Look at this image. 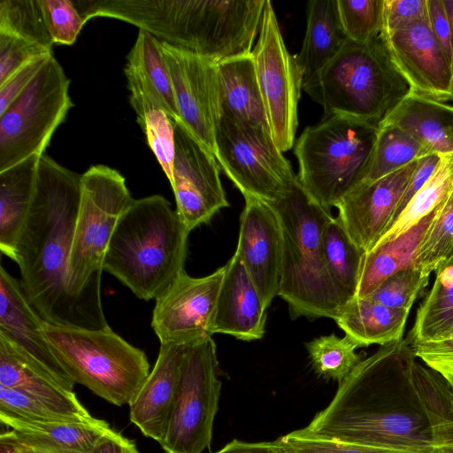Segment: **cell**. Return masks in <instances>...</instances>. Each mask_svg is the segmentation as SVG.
Wrapping results in <instances>:
<instances>
[{
  "label": "cell",
  "instance_id": "1",
  "mask_svg": "<svg viewBox=\"0 0 453 453\" xmlns=\"http://www.w3.org/2000/svg\"><path fill=\"white\" fill-rule=\"evenodd\" d=\"M346 443L418 453L453 446V383L418 361L406 339L380 346L302 429Z\"/></svg>",
  "mask_w": 453,
  "mask_h": 453
},
{
  "label": "cell",
  "instance_id": "2",
  "mask_svg": "<svg viewBox=\"0 0 453 453\" xmlns=\"http://www.w3.org/2000/svg\"><path fill=\"white\" fill-rule=\"evenodd\" d=\"M81 184V174L45 153L40 156L31 206L13 261L19 265V281L28 303L44 322L104 329L69 294L66 286Z\"/></svg>",
  "mask_w": 453,
  "mask_h": 453
},
{
  "label": "cell",
  "instance_id": "3",
  "mask_svg": "<svg viewBox=\"0 0 453 453\" xmlns=\"http://www.w3.org/2000/svg\"><path fill=\"white\" fill-rule=\"evenodd\" d=\"M189 233L163 196L134 199L114 229L104 271L138 298L156 300L185 272Z\"/></svg>",
  "mask_w": 453,
  "mask_h": 453
},
{
  "label": "cell",
  "instance_id": "4",
  "mask_svg": "<svg viewBox=\"0 0 453 453\" xmlns=\"http://www.w3.org/2000/svg\"><path fill=\"white\" fill-rule=\"evenodd\" d=\"M303 89L323 107L325 116H346L378 127L413 93L383 31L365 42L346 39L320 71L303 81Z\"/></svg>",
  "mask_w": 453,
  "mask_h": 453
},
{
  "label": "cell",
  "instance_id": "5",
  "mask_svg": "<svg viewBox=\"0 0 453 453\" xmlns=\"http://www.w3.org/2000/svg\"><path fill=\"white\" fill-rule=\"evenodd\" d=\"M299 181V180H298ZM275 210L282 231V267L278 296L292 319H334L346 304L327 273L323 235L334 219L298 182L278 201Z\"/></svg>",
  "mask_w": 453,
  "mask_h": 453
},
{
  "label": "cell",
  "instance_id": "6",
  "mask_svg": "<svg viewBox=\"0 0 453 453\" xmlns=\"http://www.w3.org/2000/svg\"><path fill=\"white\" fill-rule=\"evenodd\" d=\"M133 201L125 178L115 169L96 165L81 174L66 286L104 328L109 326L101 302L104 257L118 221Z\"/></svg>",
  "mask_w": 453,
  "mask_h": 453
},
{
  "label": "cell",
  "instance_id": "7",
  "mask_svg": "<svg viewBox=\"0 0 453 453\" xmlns=\"http://www.w3.org/2000/svg\"><path fill=\"white\" fill-rule=\"evenodd\" d=\"M378 129L368 121L331 115L303 131L294 144L297 178L312 200L331 211L364 181Z\"/></svg>",
  "mask_w": 453,
  "mask_h": 453
},
{
  "label": "cell",
  "instance_id": "8",
  "mask_svg": "<svg viewBox=\"0 0 453 453\" xmlns=\"http://www.w3.org/2000/svg\"><path fill=\"white\" fill-rule=\"evenodd\" d=\"M50 348L71 380L105 401L130 404L150 372L143 350L110 326L84 329L44 322Z\"/></svg>",
  "mask_w": 453,
  "mask_h": 453
},
{
  "label": "cell",
  "instance_id": "9",
  "mask_svg": "<svg viewBox=\"0 0 453 453\" xmlns=\"http://www.w3.org/2000/svg\"><path fill=\"white\" fill-rule=\"evenodd\" d=\"M69 86L70 80L52 55L0 114V172L44 153L73 105Z\"/></svg>",
  "mask_w": 453,
  "mask_h": 453
},
{
  "label": "cell",
  "instance_id": "10",
  "mask_svg": "<svg viewBox=\"0 0 453 453\" xmlns=\"http://www.w3.org/2000/svg\"><path fill=\"white\" fill-rule=\"evenodd\" d=\"M214 156L243 196L273 203L299 182L271 132L235 117L221 115Z\"/></svg>",
  "mask_w": 453,
  "mask_h": 453
},
{
  "label": "cell",
  "instance_id": "11",
  "mask_svg": "<svg viewBox=\"0 0 453 453\" xmlns=\"http://www.w3.org/2000/svg\"><path fill=\"white\" fill-rule=\"evenodd\" d=\"M218 371L211 336L188 346L166 433L159 443L166 453H203L211 448L222 385Z\"/></svg>",
  "mask_w": 453,
  "mask_h": 453
},
{
  "label": "cell",
  "instance_id": "12",
  "mask_svg": "<svg viewBox=\"0 0 453 453\" xmlns=\"http://www.w3.org/2000/svg\"><path fill=\"white\" fill-rule=\"evenodd\" d=\"M251 55L271 134L282 152L293 148L303 76L288 50L269 0H265L258 38Z\"/></svg>",
  "mask_w": 453,
  "mask_h": 453
},
{
  "label": "cell",
  "instance_id": "13",
  "mask_svg": "<svg viewBox=\"0 0 453 453\" xmlns=\"http://www.w3.org/2000/svg\"><path fill=\"white\" fill-rule=\"evenodd\" d=\"M173 122L175 153L170 182L176 211L189 232L208 223L229 203L214 154L181 122Z\"/></svg>",
  "mask_w": 453,
  "mask_h": 453
},
{
  "label": "cell",
  "instance_id": "14",
  "mask_svg": "<svg viewBox=\"0 0 453 453\" xmlns=\"http://www.w3.org/2000/svg\"><path fill=\"white\" fill-rule=\"evenodd\" d=\"M225 265L195 278L182 273L156 299L151 327L160 344L192 345L211 337L212 318Z\"/></svg>",
  "mask_w": 453,
  "mask_h": 453
},
{
  "label": "cell",
  "instance_id": "15",
  "mask_svg": "<svg viewBox=\"0 0 453 453\" xmlns=\"http://www.w3.org/2000/svg\"><path fill=\"white\" fill-rule=\"evenodd\" d=\"M159 41V40H158ZM181 123L213 154L221 118L217 63L159 41Z\"/></svg>",
  "mask_w": 453,
  "mask_h": 453
},
{
  "label": "cell",
  "instance_id": "16",
  "mask_svg": "<svg viewBox=\"0 0 453 453\" xmlns=\"http://www.w3.org/2000/svg\"><path fill=\"white\" fill-rule=\"evenodd\" d=\"M383 35L414 94L443 103L453 100L451 65L429 19L411 22Z\"/></svg>",
  "mask_w": 453,
  "mask_h": 453
},
{
  "label": "cell",
  "instance_id": "17",
  "mask_svg": "<svg viewBox=\"0 0 453 453\" xmlns=\"http://www.w3.org/2000/svg\"><path fill=\"white\" fill-rule=\"evenodd\" d=\"M418 160L376 180L361 182L335 206L336 218L364 253L374 247L392 223Z\"/></svg>",
  "mask_w": 453,
  "mask_h": 453
},
{
  "label": "cell",
  "instance_id": "18",
  "mask_svg": "<svg viewBox=\"0 0 453 453\" xmlns=\"http://www.w3.org/2000/svg\"><path fill=\"white\" fill-rule=\"evenodd\" d=\"M240 232L235 252L268 308L278 296L282 267V231L270 203L243 196Z\"/></svg>",
  "mask_w": 453,
  "mask_h": 453
},
{
  "label": "cell",
  "instance_id": "19",
  "mask_svg": "<svg viewBox=\"0 0 453 453\" xmlns=\"http://www.w3.org/2000/svg\"><path fill=\"white\" fill-rule=\"evenodd\" d=\"M44 321L28 303L20 281L0 267V334L73 390L74 383L55 358Z\"/></svg>",
  "mask_w": 453,
  "mask_h": 453
},
{
  "label": "cell",
  "instance_id": "20",
  "mask_svg": "<svg viewBox=\"0 0 453 453\" xmlns=\"http://www.w3.org/2000/svg\"><path fill=\"white\" fill-rule=\"evenodd\" d=\"M266 309L239 255L225 265L211 333L225 334L242 341L261 339L265 334Z\"/></svg>",
  "mask_w": 453,
  "mask_h": 453
},
{
  "label": "cell",
  "instance_id": "21",
  "mask_svg": "<svg viewBox=\"0 0 453 453\" xmlns=\"http://www.w3.org/2000/svg\"><path fill=\"white\" fill-rule=\"evenodd\" d=\"M187 348L160 344L154 367L129 404L130 421L158 443L166 433Z\"/></svg>",
  "mask_w": 453,
  "mask_h": 453
},
{
  "label": "cell",
  "instance_id": "22",
  "mask_svg": "<svg viewBox=\"0 0 453 453\" xmlns=\"http://www.w3.org/2000/svg\"><path fill=\"white\" fill-rule=\"evenodd\" d=\"M0 385L24 392L54 411L80 421L93 418L69 388L0 334Z\"/></svg>",
  "mask_w": 453,
  "mask_h": 453
},
{
  "label": "cell",
  "instance_id": "23",
  "mask_svg": "<svg viewBox=\"0 0 453 453\" xmlns=\"http://www.w3.org/2000/svg\"><path fill=\"white\" fill-rule=\"evenodd\" d=\"M18 442L37 450L65 453H89L96 444L113 429L102 419L40 423L2 418Z\"/></svg>",
  "mask_w": 453,
  "mask_h": 453
},
{
  "label": "cell",
  "instance_id": "24",
  "mask_svg": "<svg viewBox=\"0 0 453 453\" xmlns=\"http://www.w3.org/2000/svg\"><path fill=\"white\" fill-rule=\"evenodd\" d=\"M383 123L405 131L431 153H453L452 105L412 93Z\"/></svg>",
  "mask_w": 453,
  "mask_h": 453
},
{
  "label": "cell",
  "instance_id": "25",
  "mask_svg": "<svg viewBox=\"0 0 453 453\" xmlns=\"http://www.w3.org/2000/svg\"><path fill=\"white\" fill-rule=\"evenodd\" d=\"M409 314V310L389 308L368 297H354L334 320L357 348L383 346L403 340Z\"/></svg>",
  "mask_w": 453,
  "mask_h": 453
},
{
  "label": "cell",
  "instance_id": "26",
  "mask_svg": "<svg viewBox=\"0 0 453 453\" xmlns=\"http://www.w3.org/2000/svg\"><path fill=\"white\" fill-rule=\"evenodd\" d=\"M221 115L241 119L270 131L251 53L217 63Z\"/></svg>",
  "mask_w": 453,
  "mask_h": 453
},
{
  "label": "cell",
  "instance_id": "27",
  "mask_svg": "<svg viewBox=\"0 0 453 453\" xmlns=\"http://www.w3.org/2000/svg\"><path fill=\"white\" fill-rule=\"evenodd\" d=\"M39 157L31 156L0 172V250L12 260L31 206Z\"/></svg>",
  "mask_w": 453,
  "mask_h": 453
},
{
  "label": "cell",
  "instance_id": "28",
  "mask_svg": "<svg viewBox=\"0 0 453 453\" xmlns=\"http://www.w3.org/2000/svg\"><path fill=\"white\" fill-rule=\"evenodd\" d=\"M338 14L337 0H311L302 48L295 55L303 81L320 71L346 40Z\"/></svg>",
  "mask_w": 453,
  "mask_h": 453
},
{
  "label": "cell",
  "instance_id": "29",
  "mask_svg": "<svg viewBox=\"0 0 453 453\" xmlns=\"http://www.w3.org/2000/svg\"><path fill=\"white\" fill-rule=\"evenodd\" d=\"M127 60L124 69L127 80L136 81L150 92L173 121L181 122L172 78L159 41L149 33L139 30Z\"/></svg>",
  "mask_w": 453,
  "mask_h": 453
},
{
  "label": "cell",
  "instance_id": "30",
  "mask_svg": "<svg viewBox=\"0 0 453 453\" xmlns=\"http://www.w3.org/2000/svg\"><path fill=\"white\" fill-rule=\"evenodd\" d=\"M434 211L407 232L364 254L355 297L369 296L386 279L413 265L417 248Z\"/></svg>",
  "mask_w": 453,
  "mask_h": 453
},
{
  "label": "cell",
  "instance_id": "31",
  "mask_svg": "<svg viewBox=\"0 0 453 453\" xmlns=\"http://www.w3.org/2000/svg\"><path fill=\"white\" fill-rule=\"evenodd\" d=\"M129 102L148 145L156 156L169 182L173 179L175 153L173 122L157 98L134 81H128Z\"/></svg>",
  "mask_w": 453,
  "mask_h": 453
},
{
  "label": "cell",
  "instance_id": "32",
  "mask_svg": "<svg viewBox=\"0 0 453 453\" xmlns=\"http://www.w3.org/2000/svg\"><path fill=\"white\" fill-rule=\"evenodd\" d=\"M434 273V282L417 310L414 324L406 339L410 345L452 334L453 259Z\"/></svg>",
  "mask_w": 453,
  "mask_h": 453
},
{
  "label": "cell",
  "instance_id": "33",
  "mask_svg": "<svg viewBox=\"0 0 453 453\" xmlns=\"http://www.w3.org/2000/svg\"><path fill=\"white\" fill-rule=\"evenodd\" d=\"M322 244L327 273L347 303L356 296L365 253L334 217L325 229Z\"/></svg>",
  "mask_w": 453,
  "mask_h": 453
},
{
  "label": "cell",
  "instance_id": "34",
  "mask_svg": "<svg viewBox=\"0 0 453 453\" xmlns=\"http://www.w3.org/2000/svg\"><path fill=\"white\" fill-rule=\"evenodd\" d=\"M453 189V153L440 157L434 173L402 212L383 233L376 245L393 240L431 214Z\"/></svg>",
  "mask_w": 453,
  "mask_h": 453
},
{
  "label": "cell",
  "instance_id": "35",
  "mask_svg": "<svg viewBox=\"0 0 453 453\" xmlns=\"http://www.w3.org/2000/svg\"><path fill=\"white\" fill-rule=\"evenodd\" d=\"M429 154L433 153L405 131L382 123L378 129L372 161L364 181L380 179Z\"/></svg>",
  "mask_w": 453,
  "mask_h": 453
},
{
  "label": "cell",
  "instance_id": "36",
  "mask_svg": "<svg viewBox=\"0 0 453 453\" xmlns=\"http://www.w3.org/2000/svg\"><path fill=\"white\" fill-rule=\"evenodd\" d=\"M453 259V189L434 210L417 248L413 265L430 275Z\"/></svg>",
  "mask_w": 453,
  "mask_h": 453
},
{
  "label": "cell",
  "instance_id": "37",
  "mask_svg": "<svg viewBox=\"0 0 453 453\" xmlns=\"http://www.w3.org/2000/svg\"><path fill=\"white\" fill-rule=\"evenodd\" d=\"M0 34L52 51L40 0H1Z\"/></svg>",
  "mask_w": 453,
  "mask_h": 453
},
{
  "label": "cell",
  "instance_id": "38",
  "mask_svg": "<svg viewBox=\"0 0 453 453\" xmlns=\"http://www.w3.org/2000/svg\"><path fill=\"white\" fill-rule=\"evenodd\" d=\"M305 346L314 372L326 380L341 382L362 360L357 345L346 336L323 335Z\"/></svg>",
  "mask_w": 453,
  "mask_h": 453
},
{
  "label": "cell",
  "instance_id": "39",
  "mask_svg": "<svg viewBox=\"0 0 453 453\" xmlns=\"http://www.w3.org/2000/svg\"><path fill=\"white\" fill-rule=\"evenodd\" d=\"M385 0H337L339 19L347 39L365 42L383 31Z\"/></svg>",
  "mask_w": 453,
  "mask_h": 453
},
{
  "label": "cell",
  "instance_id": "40",
  "mask_svg": "<svg viewBox=\"0 0 453 453\" xmlns=\"http://www.w3.org/2000/svg\"><path fill=\"white\" fill-rule=\"evenodd\" d=\"M430 275L412 265L391 275L381 282L368 297L387 307L409 310L427 287Z\"/></svg>",
  "mask_w": 453,
  "mask_h": 453
},
{
  "label": "cell",
  "instance_id": "41",
  "mask_svg": "<svg viewBox=\"0 0 453 453\" xmlns=\"http://www.w3.org/2000/svg\"><path fill=\"white\" fill-rule=\"evenodd\" d=\"M2 418L40 423L80 421L54 411L24 392L0 385V418Z\"/></svg>",
  "mask_w": 453,
  "mask_h": 453
},
{
  "label": "cell",
  "instance_id": "42",
  "mask_svg": "<svg viewBox=\"0 0 453 453\" xmlns=\"http://www.w3.org/2000/svg\"><path fill=\"white\" fill-rule=\"evenodd\" d=\"M40 4L53 44H73L86 23L73 1L40 0Z\"/></svg>",
  "mask_w": 453,
  "mask_h": 453
},
{
  "label": "cell",
  "instance_id": "43",
  "mask_svg": "<svg viewBox=\"0 0 453 453\" xmlns=\"http://www.w3.org/2000/svg\"><path fill=\"white\" fill-rule=\"evenodd\" d=\"M276 441L294 453H418L319 438L302 429L283 435Z\"/></svg>",
  "mask_w": 453,
  "mask_h": 453
},
{
  "label": "cell",
  "instance_id": "44",
  "mask_svg": "<svg viewBox=\"0 0 453 453\" xmlns=\"http://www.w3.org/2000/svg\"><path fill=\"white\" fill-rule=\"evenodd\" d=\"M417 358L453 383V334L411 345Z\"/></svg>",
  "mask_w": 453,
  "mask_h": 453
},
{
  "label": "cell",
  "instance_id": "45",
  "mask_svg": "<svg viewBox=\"0 0 453 453\" xmlns=\"http://www.w3.org/2000/svg\"><path fill=\"white\" fill-rule=\"evenodd\" d=\"M52 55V51L0 34V84L27 63Z\"/></svg>",
  "mask_w": 453,
  "mask_h": 453
},
{
  "label": "cell",
  "instance_id": "46",
  "mask_svg": "<svg viewBox=\"0 0 453 453\" xmlns=\"http://www.w3.org/2000/svg\"><path fill=\"white\" fill-rule=\"evenodd\" d=\"M428 19L427 0H385V34L417 20Z\"/></svg>",
  "mask_w": 453,
  "mask_h": 453
},
{
  "label": "cell",
  "instance_id": "47",
  "mask_svg": "<svg viewBox=\"0 0 453 453\" xmlns=\"http://www.w3.org/2000/svg\"><path fill=\"white\" fill-rule=\"evenodd\" d=\"M50 56L35 58L27 63L12 73L3 84H0V114L27 87Z\"/></svg>",
  "mask_w": 453,
  "mask_h": 453
},
{
  "label": "cell",
  "instance_id": "48",
  "mask_svg": "<svg viewBox=\"0 0 453 453\" xmlns=\"http://www.w3.org/2000/svg\"><path fill=\"white\" fill-rule=\"evenodd\" d=\"M439 160L440 156L434 153L423 157L418 160V165L398 203L393 221L402 212V211L408 204V203L411 201L413 196L421 188V187L428 180V178L431 176V174L436 168Z\"/></svg>",
  "mask_w": 453,
  "mask_h": 453
},
{
  "label": "cell",
  "instance_id": "49",
  "mask_svg": "<svg viewBox=\"0 0 453 453\" xmlns=\"http://www.w3.org/2000/svg\"><path fill=\"white\" fill-rule=\"evenodd\" d=\"M430 26L451 65L450 23L442 0H427Z\"/></svg>",
  "mask_w": 453,
  "mask_h": 453
},
{
  "label": "cell",
  "instance_id": "50",
  "mask_svg": "<svg viewBox=\"0 0 453 453\" xmlns=\"http://www.w3.org/2000/svg\"><path fill=\"white\" fill-rule=\"evenodd\" d=\"M89 453H139L134 441L112 431L102 438Z\"/></svg>",
  "mask_w": 453,
  "mask_h": 453
},
{
  "label": "cell",
  "instance_id": "51",
  "mask_svg": "<svg viewBox=\"0 0 453 453\" xmlns=\"http://www.w3.org/2000/svg\"><path fill=\"white\" fill-rule=\"evenodd\" d=\"M277 443L246 442L234 439L214 453H276Z\"/></svg>",
  "mask_w": 453,
  "mask_h": 453
},
{
  "label": "cell",
  "instance_id": "52",
  "mask_svg": "<svg viewBox=\"0 0 453 453\" xmlns=\"http://www.w3.org/2000/svg\"><path fill=\"white\" fill-rule=\"evenodd\" d=\"M0 453H21L20 445L11 430L1 432Z\"/></svg>",
  "mask_w": 453,
  "mask_h": 453
},
{
  "label": "cell",
  "instance_id": "53",
  "mask_svg": "<svg viewBox=\"0 0 453 453\" xmlns=\"http://www.w3.org/2000/svg\"><path fill=\"white\" fill-rule=\"evenodd\" d=\"M445 10L447 12L451 30V70L453 80V0H442Z\"/></svg>",
  "mask_w": 453,
  "mask_h": 453
},
{
  "label": "cell",
  "instance_id": "54",
  "mask_svg": "<svg viewBox=\"0 0 453 453\" xmlns=\"http://www.w3.org/2000/svg\"><path fill=\"white\" fill-rule=\"evenodd\" d=\"M20 449H21V453H65V452H60V451L32 449L23 447L22 445H20Z\"/></svg>",
  "mask_w": 453,
  "mask_h": 453
},
{
  "label": "cell",
  "instance_id": "55",
  "mask_svg": "<svg viewBox=\"0 0 453 453\" xmlns=\"http://www.w3.org/2000/svg\"><path fill=\"white\" fill-rule=\"evenodd\" d=\"M432 453H453V446L436 448Z\"/></svg>",
  "mask_w": 453,
  "mask_h": 453
},
{
  "label": "cell",
  "instance_id": "56",
  "mask_svg": "<svg viewBox=\"0 0 453 453\" xmlns=\"http://www.w3.org/2000/svg\"><path fill=\"white\" fill-rule=\"evenodd\" d=\"M277 449H276V453H294L287 449H285L283 446H281L280 444H279L277 441Z\"/></svg>",
  "mask_w": 453,
  "mask_h": 453
},
{
  "label": "cell",
  "instance_id": "57",
  "mask_svg": "<svg viewBox=\"0 0 453 453\" xmlns=\"http://www.w3.org/2000/svg\"><path fill=\"white\" fill-rule=\"evenodd\" d=\"M453 334V331H452V334Z\"/></svg>",
  "mask_w": 453,
  "mask_h": 453
}]
</instances>
